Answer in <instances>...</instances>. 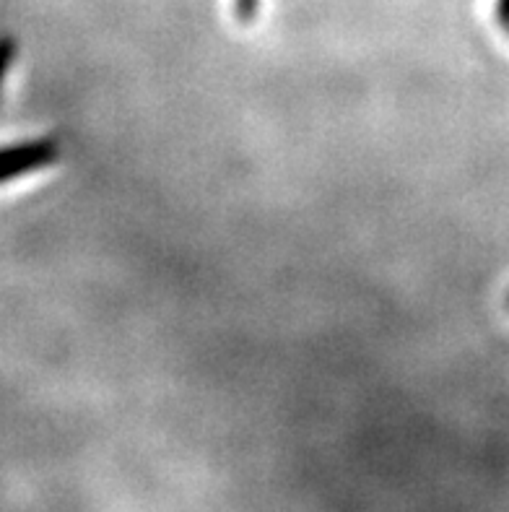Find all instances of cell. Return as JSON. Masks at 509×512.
Listing matches in <instances>:
<instances>
[{"mask_svg":"<svg viewBox=\"0 0 509 512\" xmlns=\"http://www.w3.org/2000/svg\"><path fill=\"white\" fill-rule=\"evenodd\" d=\"M507 310H509V294H507Z\"/></svg>","mask_w":509,"mask_h":512,"instance_id":"5","label":"cell"},{"mask_svg":"<svg viewBox=\"0 0 509 512\" xmlns=\"http://www.w3.org/2000/svg\"><path fill=\"white\" fill-rule=\"evenodd\" d=\"M494 19H497V26L509 37V0H497L494 3Z\"/></svg>","mask_w":509,"mask_h":512,"instance_id":"4","label":"cell"},{"mask_svg":"<svg viewBox=\"0 0 509 512\" xmlns=\"http://www.w3.org/2000/svg\"><path fill=\"white\" fill-rule=\"evenodd\" d=\"M58 159L60 146L55 138H29V141L0 146V185L52 167Z\"/></svg>","mask_w":509,"mask_h":512,"instance_id":"1","label":"cell"},{"mask_svg":"<svg viewBox=\"0 0 509 512\" xmlns=\"http://www.w3.org/2000/svg\"><path fill=\"white\" fill-rule=\"evenodd\" d=\"M16 55H19V42H16V37L0 34V94H3V81H6Z\"/></svg>","mask_w":509,"mask_h":512,"instance_id":"2","label":"cell"},{"mask_svg":"<svg viewBox=\"0 0 509 512\" xmlns=\"http://www.w3.org/2000/svg\"><path fill=\"white\" fill-rule=\"evenodd\" d=\"M260 11V0H234V16L242 26H250Z\"/></svg>","mask_w":509,"mask_h":512,"instance_id":"3","label":"cell"}]
</instances>
